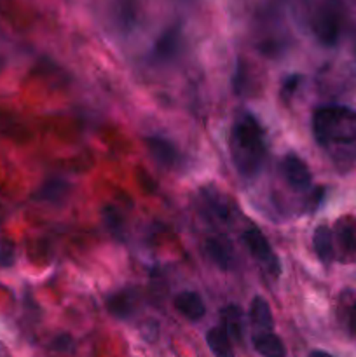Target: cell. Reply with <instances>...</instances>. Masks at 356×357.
<instances>
[{
    "mask_svg": "<svg viewBox=\"0 0 356 357\" xmlns=\"http://www.w3.org/2000/svg\"><path fill=\"white\" fill-rule=\"evenodd\" d=\"M206 344H208L209 351L213 352L215 357H234V349L230 344V338L223 328H212L206 333Z\"/></svg>",
    "mask_w": 356,
    "mask_h": 357,
    "instance_id": "30bf717a",
    "label": "cell"
},
{
    "mask_svg": "<svg viewBox=\"0 0 356 357\" xmlns=\"http://www.w3.org/2000/svg\"><path fill=\"white\" fill-rule=\"evenodd\" d=\"M133 307H135V300L131 298L129 293H119V295L112 296L108 300V310H110L114 316L117 317H129L133 312Z\"/></svg>",
    "mask_w": 356,
    "mask_h": 357,
    "instance_id": "9a60e30c",
    "label": "cell"
},
{
    "mask_svg": "<svg viewBox=\"0 0 356 357\" xmlns=\"http://www.w3.org/2000/svg\"><path fill=\"white\" fill-rule=\"evenodd\" d=\"M14 261V246L9 241H0V267H9Z\"/></svg>",
    "mask_w": 356,
    "mask_h": 357,
    "instance_id": "ac0fdd59",
    "label": "cell"
},
{
    "mask_svg": "<svg viewBox=\"0 0 356 357\" xmlns=\"http://www.w3.org/2000/svg\"><path fill=\"white\" fill-rule=\"evenodd\" d=\"M281 171L285 180L288 181L290 187L297 192L307 190L311 185V171L309 167L306 166L302 159H299L297 155H286L281 162Z\"/></svg>",
    "mask_w": 356,
    "mask_h": 357,
    "instance_id": "5b68a950",
    "label": "cell"
},
{
    "mask_svg": "<svg viewBox=\"0 0 356 357\" xmlns=\"http://www.w3.org/2000/svg\"><path fill=\"white\" fill-rule=\"evenodd\" d=\"M175 307L181 316L187 317L188 321H199L206 314L205 302L201 296L194 291H181L180 295L175 298Z\"/></svg>",
    "mask_w": 356,
    "mask_h": 357,
    "instance_id": "8992f818",
    "label": "cell"
},
{
    "mask_svg": "<svg viewBox=\"0 0 356 357\" xmlns=\"http://www.w3.org/2000/svg\"><path fill=\"white\" fill-rule=\"evenodd\" d=\"M313 132L318 145L341 160L356 159V112L341 105L316 108Z\"/></svg>",
    "mask_w": 356,
    "mask_h": 357,
    "instance_id": "6da1fadb",
    "label": "cell"
},
{
    "mask_svg": "<svg viewBox=\"0 0 356 357\" xmlns=\"http://www.w3.org/2000/svg\"><path fill=\"white\" fill-rule=\"evenodd\" d=\"M205 253L220 271H229L230 261H232V257L229 253V248L222 243V241L209 239L206 241L205 244Z\"/></svg>",
    "mask_w": 356,
    "mask_h": 357,
    "instance_id": "4fadbf2b",
    "label": "cell"
},
{
    "mask_svg": "<svg viewBox=\"0 0 356 357\" xmlns=\"http://www.w3.org/2000/svg\"><path fill=\"white\" fill-rule=\"evenodd\" d=\"M65 192H66L65 183L54 180V181H51V183H49L47 187H45L44 190L40 192V194H42L40 197L47 199V201H56L58 197H63V195H65Z\"/></svg>",
    "mask_w": 356,
    "mask_h": 357,
    "instance_id": "e0dca14e",
    "label": "cell"
},
{
    "mask_svg": "<svg viewBox=\"0 0 356 357\" xmlns=\"http://www.w3.org/2000/svg\"><path fill=\"white\" fill-rule=\"evenodd\" d=\"M147 146H149L150 155H152L157 162L163 164V166L170 167L177 162V149H175L168 139L159 138V136H149V138H147Z\"/></svg>",
    "mask_w": 356,
    "mask_h": 357,
    "instance_id": "9c48e42d",
    "label": "cell"
},
{
    "mask_svg": "<svg viewBox=\"0 0 356 357\" xmlns=\"http://www.w3.org/2000/svg\"><path fill=\"white\" fill-rule=\"evenodd\" d=\"M107 227L114 234L121 232V222H119V216L115 215V211L112 208L107 209Z\"/></svg>",
    "mask_w": 356,
    "mask_h": 357,
    "instance_id": "d6986e66",
    "label": "cell"
},
{
    "mask_svg": "<svg viewBox=\"0 0 356 357\" xmlns=\"http://www.w3.org/2000/svg\"><path fill=\"white\" fill-rule=\"evenodd\" d=\"M335 236H337L339 248H341L342 255L346 258H353L356 255V227L355 223L349 222V220H341L337 223V230H335Z\"/></svg>",
    "mask_w": 356,
    "mask_h": 357,
    "instance_id": "8fae6325",
    "label": "cell"
},
{
    "mask_svg": "<svg viewBox=\"0 0 356 357\" xmlns=\"http://www.w3.org/2000/svg\"><path fill=\"white\" fill-rule=\"evenodd\" d=\"M54 349L61 352L70 351V349H72V338H70L68 335H61V337L54 342Z\"/></svg>",
    "mask_w": 356,
    "mask_h": 357,
    "instance_id": "ffe728a7",
    "label": "cell"
},
{
    "mask_svg": "<svg viewBox=\"0 0 356 357\" xmlns=\"http://www.w3.org/2000/svg\"><path fill=\"white\" fill-rule=\"evenodd\" d=\"M299 80H300L299 75H293V77H290V79H286L285 86H283V94H285V96L292 94L293 89H295V87L299 86Z\"/></svg>",
    "mask_w": 356,
    "mask_h": 357,
    "instance_id": "7402d4cb",
    "label": "cell"
},
{
    "mask_svg": "<svg viewBox=\"0 0 356 357\" xmlns=\"http://www.w3.org/2000/svg\"><path fill=\"white\" fill-rule=\"evenodd\" d=\"M307 357H334V356L328 354V352H325V351H313Z\"/></svg>",
    "mask_w": 356,
    "mask_h": 357,
    "instance_id": "603a6c76",
    "label": "cell"
},
{
    "mask_svg": "<svg viewBox=\"0 0 356 357\" xmlns=\"http://www.w3.org/2000/svg\"><path fill=\"white\" fill-rule=\"evenodd\" d=\"M253 347L262 357H286L285 344L272 331H262V333L255 335Z\"/></svg>",
    "mask_w": 356,
    "mask_h": 357,
    "instance_id": "52a82bcc",
    "label": "cell"
},
{
    "mask_svg": "<svg viewBox=\"0 0 356 357\" xmlns=\"http://www.w3.org/2000/svg\"><path fill=\"white\" fill-rule=\"evenodd\" d=\"M243 241L246 244V248L250 250V253L253 255V258H257L264 267H267V271L271 274L278 275L279 274V264L276 255L272 253L271 244L265 239L264 234L258 229H248L246 232L243 234Z\"/></svg>",
    "mask_w": 356,
    "mask_h": 357,
    "instance_id": "3957f363",
    "label": "cell"
},
{
    "mask_svg": "<svg viewBox=\"0 0 356 357\" xmlns=\"http://www.w3.org/2000/svg\"><path fill=\"white\" fill-rule=\"evenodd\" d=\"M177 47H178L177 37H175L173 33H168L166 37L161 38L159 44H157V54H159L161 58L168 59L177 52Z\"/></svg>",
    "mask_w": 356,
    "mask_h": 357,
    "instance_id": "2e32d148",
    "label": "cell"
},
{
    "mask_svg": "<svg viewBox=\"0 0 356 357\" xmlns=\"http://www.w3.org/2000/svg\"><path fill=\"white\" fill-rule=\"evenodd\" d=\"M313 243H314V251H316L321 264L330 265L335 257L334 232H332L327 225H320L316 230H314Z\"/></svg>",
    "mask_w": 356,
    "mask_h": 357,
    "instance_id": "ba28073f",
    "label": "cell"
},
{
    "mask_svg": "<svg viewBox=\"0 0 356 357\" xmlns=\"http://www.w3.org/2000/svg\"><path fill=\"white\" fill-rule=\"evenodd\" d=\"M250 319L262 331H272L274 321H272V312L267 300L262 298V296H255L250 307Z\"/></svg>",
    "mask_w": 356,
    "mask_h": 357,
    "instance_id": "7c38bea8",
    "label": "cell"
},
{
    "mask_svg": "<svg viewBox=\"0 0 356 357\" xmlns=\"http://www.w3.org/2000/svg\"><path fill=\"white\" fill-rule=\"evenodd\" d=\"M314 31H316V37L320 38L321 44L334 45L337 42L339 33H341V10L337 6L327 3L318 13Z\"/></svg>",
    "mask_w": 356,
    "mask_h": 357,
    "instance_id": "277c9868",
    "label": "cell"
},
{
    "mask_svg": "<svg viewBox=\"0 0 356 357\" xmlns=\"http://www.w3.org/2000/svg\"><path fill=\"white\" fill-rule=\"evenodd\" d=\"M348 326L349 331L356 335V300L351 303V307L348 310Z\"/></svg>",
    "mask_w": 356,
    "mask_h": 357,
    "instance_id": "44dd1931",
    "label": "cell"
},
{
    "mask_svg": "<svg viewBox=\"0 0 356 357\" xmlns=\"http://www.w3.org/2000/svg\"><path fill=\"white\" fill-rule=\"evenodd\" d=\"M222 316H223V330L227 331L229 338L241 340V337H243V323H244L243 310L236 305H229L225 310H223Z\"/></svg>",
    "mask_w": 356,
    "mask_h": 357,
    "instance_id": "5bb4252c",
    "label": "cell"
},
{
    "mask_svg": "<svg viewBox=\"0 0 356 357\" xmlns=\"http://www.w3.org/2000/svg\"><path fill=\"white\" fill-rule=\"evenodd\" d=\"M230 157L237 173L251 178L260 171L265 157V143L262 128L250 114H241L230 129Z\"/></svg>",
    "mask_w": 356,
    "mask_h": 357,
    "instance_id": "7a4b0ae2",
    "label": "cell"
}]
</instances>
